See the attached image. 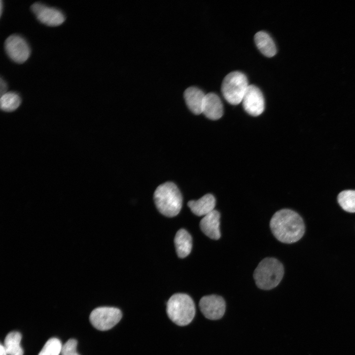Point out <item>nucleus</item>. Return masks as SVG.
<instances>
[{
	"instance_id": "nucleus-20",
	"label": "nucleus",
	"mask_w": 355,
	"mask_h": 355,
	"mask_svg": "<svg viewBox=\"0 0 355 355\" xmlns=\"http://www.w3.org/2000/svg\"><path fill=\"white\" fill-rule=\"evenodd\" d=\"M62 346L60 340L56 338H50L45 343L38 355H59Z\"/></svg>"
},
{
	"instance_id": "nucleus-2",
	"label": "nucleus",
	"mask_w": 355,
	"mask_h": 355,
	"mask_svg": "<svg viewBox=\"0 0 355 355\" xmlns=\"http://www.w3.org/2000/svg\"><path fill=\"white\" fill-rule=\"evenodd\" d=\"M154 200L159 212L165 216H175L181 210L182 196L173 182H166L158 186L154 193Z\"/></svg>"
},
{
	"instance_id": "nucleus-23",
	"label": "nucleus",
	"mask_w": 355,
	"mask_h": 355,
	"mask_svg": "<svg viewBox=\"0 0 355 355\" xmlns=\"http://www.w3.org/2000/svg\"><path fill=\"white\" fill-rule=\"evenodd\" d=\"M0 355H8L5 347L1 344L0 346Z\"/></svg>"
},
{
	"instance_id": "nucleus-14",
	"label": "nucleus",
	"mask_w": 355,
	"mask_h": 355,
	"mask_svg": "<svg viewBox=\"0 0 355 355\" xmlns=\"http://www.w3.org/2000/svg\"><path fill=\"white\" fill-rule=\"evenodd\" d=\"M187 205L195 215L205 216L214 210L215 199L211 194H207L197 200H191Z\"/></svg>"
},
{
	"instance_id": "nucleus-19",
	"label": "nucleus",
	"mask_w": 355,
	"mask_h": 355,
	"mask_svg": "<svg viewBox=\"0 0 355 355\" xmlns=\"http://www.w3.org/2000/svg\"><path fill=\"white\" fill-rule=\"evenodd\" d=\"M337 200L344 211L355 213V190H346L341 192L338 195Z\"/></svg>"
},
{
	"instance_id": "nucleus-22",
	"label": "nucleus",
	"mask_w": 355,
	"mask_h": 355,
	"mask_svg": "<svg viewBox=\"0 0 355 355\" xmlns=\"http://www.w3.org/2000/svg\"><path fill=\"white\" fill-rule=\"evenodd\" d=\"M7 84L6 82L1 77L0 79V96L7 92Z\"/></svg>"
},
{
	"instance_id": "nucleus-10",
	"label": "nucleus",
	"mask_w": 355,
	"mask_h": 355,
	"mask_svg": "<svg viewBox=\"0 0 355 355\" xmlns=\"http://www.w3.org/2000/svg\"><path fill=\"white\" fill-rule=\"evenodd\" d=\"M242 102L245 110L251 116L260 115L264 110L263 94L259 88L254 85H249Z\"/></svg>"
},
{
	"instance_id": "nucleus-7",
	"label": "nucleus",
	"mask_w": 355,
	"mask_h": 355,
	"mask_svg": "<svg viewBox=\"0 0 355 355\" xmlns=\"http://www.w3.org/2000/svg\"><path fill=\"white\" fill-rule=\"evenodd\" d=\"M4 48L8 57L17 63H23L31 54L30 47L26 40L18 35L9 36L4 42Z\"/></svg>"
},
{
	"instance_id": "nucleus-5",
	"label": "nucleus",
	"mask_w": 355,
	"mask_h": 355,
	"mask_svg": "<svg viewBox=\"0 0 355 355\" xmlns=\"http://www.w3.org/2000/svg\"><path fill=\"white\" fill-rule=\"evenodd\" d=\"M249 86L247 76L239 71H232L224 78L221 84V92L226 101L233 105L242 102Z\"/></svg>"
},
{
	"instance_id": "nucleus-8",
	"label": "nucleus",
	"mask_w": 355,
	"mask_h": 355,
	"mask_svg": "<svg viewBox=\"0 0 355 355\" xmlns=\"http://www.w3.org/2000/svg\"><path fill=\"white\" fill-rule=\"evenodd\" d=\"M199 306L203 315L206 318L212 320L222 318L225 311L224 299L217 295L203 296L199 301Z\"/></svg>"
},
{
	"instance_id": "nucleus-18",
	"label": "nucleus",
	"mask_w": 355,
	"mask_h": 355,
	"mask_svg": "<svg viewBox=\"0 0 355 355\" xmlns=\"http://www.w3.org/2000/svg\"><path fill=\"white\" fill-rule=\"evenodd\" d=\"M21 102L19 95L14 92H7L1 96L0 108L5 111H12L16 109Z\"/></svg>"
},
{
	"instance_id": "nucleus-4",
	"label": "nucleus",
	"mask_w": 355,
	"mask_h": 355,
	"mask_svg": "<svg viewBox=\"0 0 355 355\" xmlns=\"http://www.w3.org/2000/svg\"><path fill=\"white\" fill-rule=\"evenodd\" d=\"M167 313L170 320L179 326L190 323L195 314V306L192 299L184 293L173 295L167 303Z\"/></svg>"
},
{
	"instance_id": "nucleus-11",
	"label": "nucleus",
	"mask_w": 355,
	"mask_h": 355,
	"mask_svg": "<svg viewBox=\"0 0 355 355\" xmlns=\"http://www.w3.org/2000/svg\"><path fill=\"white\" fill-rule=\"evenodd\" d=\"M202 113L208 118L215 120L220 118L223 113V107L219 97L211 92L205 95L202 107Z\"/></svg>"
},
{
	"instance_id": "nucleus-12",
	"label": "nucleus",
	"mask_w": 355,
	"mask_h": 355,
	"mask_svg": "<svg viewBox=\"0 0 355 355\" xmlns=\"http://www.w3.org/2000/svg\"><path fill=\"white\" fill-rule=\"evenodd\" d=\"M220 213L214 210L204 216L200 221L201 230L211 239L216 240L220 237Z\"/></svg>"
},
{
	"instance_id": "nucleus-15",
	"label": "nucleus",
	"mask_w": 355,
	"mask_h": 355,
	"mask_svg": "<svg viewBox=\"0 0 355 355\" xmlns=\"http://www.w3.org/2000/svg\"><path fill=\"white\" fill-rule=\"evenodd\" d=\"M174 243L177 254L179 257L183 258L189 254L192 247V239L186 230L180 229L177 232Z\"/></svg>"
},
{
	"instance_id": "nucleus-13",
	"label": "nucleus",
	"mask_w": 355,
	"mask_h": 355,
	"mask_svg": "<svg viewBox=\"0 0 355 355\" xmlns=\"http://www.w3.org/2000/svg\"><path fill=\"white\" fill-rule=\"evenodd\" d=\"M186 104L194 114L202 113V107L206 94L200 89L195 86L187 88L184 92Z\"/></svg>"
},
{
	"instance_id": "nucleus-9",
	"label": "nucleus",
	"mask_w": 355,
	"mask_h": 355,
	"mask_svg": "<svg viewBox=\"0 0 355 355\" xmlns=\"http://www.w3.org/2000/svg\"><path fill=\"white\" fill-rule=\"evenodd\" d=\"M31 8L37 19L47 26H57L65 20V15L61 11L42 3L35 2L32 5Z\"/></svg>"
},
{
	"instance_id": "nucleus-16",
	"label": "nucleus",
	"mask_w": 355,
	"mask_h": 355,
	"mask_svg": "<svg viewBox=\"0 0 355 355\" xmlns=\"http://www.w3.org/2000/svg\"><path fill=\"white\" fill-rule=\"evenodd\" d=\"M255 44L263 55L267 57H272L277 53L275 43L266 32L259 31L254 37Z\"/></svg>"
},
{
	"instance_id": "nucleus-24",
	"label": "nucleus",
	"mask_w": 355,
	"mask_h": 355,
	"mask_svg": "<svg viewBox=\"0 0 355 355\" xmlns=\"http://www.w3.org/2000/svg\"><path fill=\"white\" fill-rule=\"evenodd\" d=\"M0 15H1V13H2V1H1V0H0Z\"/></svg>"
},
{
	"instance_id": "nucleus-3",
	"label": "nucleus",
	"mask_w": 355,
	"mask_h": 355,
	"mask_svg": "<svg viewBox=\"0 0 355 355\" xmlns=\"http://www.w3.org/2000/svg\"><path fill=\"white\" fill-rule=\"evenodd\" d=\"M284 274V266L278 260L266 257L259 262L255 269L253 278L259 288L270 290L279 284Z\"/></svg>"
},
{
	"instance_id": "nucleus-17",
	"label": "nucleus",
	"mask_w": 355,
	"mask_h": 355,
	"mask_svg": "<svg viewBox=\"0 0 355 355\" xmlns=\"http://www.w3.org/2000/svg\"><path fill=\"white\" fill-rule=\"evenodd\" d=\"M22 335L17 331L9 333L4 339V347L8 355H23V350L20 345Z\"/></svg>"
},
{
	"instance_id": "nucleus-6",
	"label": "nucleus",
	"mask_w": 355,
	"mask_h": 355,
	"mask_svg": "<svg viewBox=\"0 0 355 355\" xmlns=\"http://www.w3.org/2000/svg\"><path fill=\"white\" fill-rule=\"evenodd\" d=\"M122 313L116 308L101 307L95 309L91 313L89 320L96 329L105 331L115 325L121 320Z\"/></svg>"
},
{
	"instance_id": "nucleus-1",
	"label": "nucleus",
	"mask_w": 355,
	"mask_h": 355,
	"mask_svg": "<svg viewBox=\"0 0 355 355\" xmlns=\"http://www.w3.org/2000/svg\"><path fill=\"white\" fill-rule=\"evenodd\" d=\"M271 230L281 242L291 244L299 241L305 232L304 221L300 215L289 209L276 212L270 221Z\"/></svg>"
},
{
	"instance_id": "nucleus-21",
	"label": "nucleus",
	"mask_w": 355,
	"mask_h": 355,
	"mask_svg": "<svg viewBox=\"0 0 355 355\" xmlns=\"http://www.w3.org/2000/svg\"><path fill=\"white\" fill-rule=\"evenodd\" d=\"M77 342L73 339H69L62 346L61 355H79L76 352Z\"/></svg>"
}]
</instances>
